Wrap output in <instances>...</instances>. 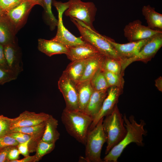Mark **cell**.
I'll list each match as a JSON object with an SVG mask.
<instances>
[{"label": "cell", "instance_id": "obj_26", "mask_svg": "<svg viewBox=\"0 0 162 162\" xmlns=\"http://www.w3.org/2000/svg\"><path fill=\"white\" fill-rule=\"evenodd\" d=\"M121 61L105 56L100 68L103 71H107L112 73L123 76Z\"/></svg>", "mask_w": 162, "mask_h": 162}, {"label": "cell", "instance_id": "obj_29", "mask_svg": "<svg viewBox=\"0 0 162 162\" xmlns=\"http://www.w3.org/2000/svg\"><path fill=\"white\" fill-rule=\"evenodd\" d=\"M107 83L109 87L115 86L123 88L124 80L123 76L107 71H103Z\"/></svg>", "mask_w": 162, "mask_h": 162}, {"label": "cell", "instance_id": "obj_16", "mask_svg": "<svg viewBox=\"0 0 162 162\" xmlns=\"http://www.w3.org/2000/svg\"><path fill=\"white\" fill-rule=\"evenodd\" d=\"M100 54L96 48L87 43L69 48L66 55L68 59L73 61L88 58Z\"/></svg>", "mask_w": 162, "mask_h": 162}, {"label": "cell", "instance_id": "obj_1", "mask_svg": "<svg viewBox=\"0 0 162 162\" xmlns=\"http://www.w3.org/2000/svg\"><path fill=\"white\" fill-rule=\"evenodd\" d=\"M123 117L126 134L123 138L106 154L103 162H117L124 149L131 143H135L139 146H142L144 145L143 137L147 133L144 128L146 124L144 121L141 120L138 123L133 116L128 118L124 114Z\"/></svg>", "mask_w": 162, "mask_h": 162}, {"label": "cell", "instance_id": "obj_25", "mask_svg": "<svg viewBox=\"0 0 162 162\" xmlns=\"http://www.w3.org/2000/svg\"><path fill=\"white\" fill-rule=\"evenodd\" d=\"M104 56V55L100 54L89 58L86 64L83 75L79 82L90 81L100 68Z\"/></svg>", "mask_w": 162, "mask_h": 162}, {"label": "cell", "instance_id": "obj_39", "mask_svg": "<svg viewBox=\"0 0 162 162\" xmlns=\"http://www.w3.org/2000/svg\"><path fill=\"white\" fill-rule=\"evenodd\" d=\"M36 162V158L35 155L28 156L21 159H17L11 161V162Z\"/></svg>", "mask_w": 162, "mask_h": 162}, {"label": "cell", "instance_id": "obj_15", "mask_svg": "<svg viewBox=\"0 0 162 162\" xmlns=\"http://www.w3.org/2000/svg\"><path fill=\"white\" fill-rule=\"evenodd\" d=\"M151 37L124 44L117 43L110 38L109 40L119 54L125 58L132 57L137 54Z\"/></svg>", "mask_w": 162, "mask_h": 162}, {"label": "cell", "instance_id": "obj_41", "mask_svg": "<svg viewBox=\"0 0 162 162\" xmlns=\"http://www.w3.org/2000/svg\"><path fill=\"white\" fill-rule=\"evenodd\" d=\"M33 2L35 5L38 4L40 5L43 8V0H29Z\"/></svg>", "mask_w": 162, "mask_h": 162}, {"label": "cell", "instance_id": "obj_13", "mask_svg": "<svg viewBox=\"0 0 162 162\" xmlns=\"http://www.w3.org/2000/svg\"><path fill=\"white\" fill-rule=\"evenodd\" d=\"M50 115L44 112L36 113L25 111L17 117L11 118V130L14 128L34 126L47 120Z\"/></svg>", "mask_w": 162, "mask_h": 162}, {"label": "cell", "instance_id": "obj_14", "mask_svg": "<svg viewBox=\"0 0 162 162\" xmlns=\"http://www.w3.org/2000/svg\"><path fill=\"white\" fill-rule=\"evenodd\" d=\"M4 52L7 65L10 69L19 74L22 70L20 52L16 43L5 45Z\"/></svg>", "mask_w": 162, "mask_h": 162}, {"label": "cell", "instance_id": "obj_22", "mask_svg": "<svg viewBox=\"0 0 162 162\" xmlns=\"http://www.w3.org/2000/svg\"><path fill=\"white\" fill-rule=\"evenodd\" d=\"M148 24L147 26L153 30L162 29V14L155 10L150 5L144 6L142 10Z\"/></svg>", "mask_w": 162, "mask_h": 162}, {"label": "cell", "instance_id": "obj_35", "mask_svg": "<svg viewBox=\"0 0 162 162\" xmlns=\"http://www.w3.org/2000/svg\"><path fill=\"white\" fill-rule=\"evenodd\" d=\"M31 141L29 140L23 143H19L17 146L20 154L25 157L29 155V145Z\"/></svg>", "mask_w": 162, "mask_h": 162}, {"label": "cell", "instance_id": "obj_31", "mask_svg": "<svg viewBox=\"0 0 162 162\" xmlns=\"http://www.w3.org/2000/svg\"><path fill=\"white\" fill-rule=\"evenodd\" d=\"M44 7L45 12L52 28L57 25V20L54 16L52 10V0H43Z\"/></svg>", "mask_w": 162, "mask_h": 162}, {"label": "cell", "instance_id": "obj_12", "mask_svg": "<svg viewBox=\"0 0 162 162\" xmlns=\"http://www.w3.org/2000/svg\"><path fill=\"white\" fill-rule=\"evenodd\" d=\"M35 4L25 0L5 13L16 32L25 23L28 16Z\"/></svg>", "mask_w": 162, "mask_h": 162}, {"label": "cell", "instance_id": "obj_30", "mask_svg": "<svg viewBox=\"0 0 162 162\" xmlns=\"http://www.w3.org/2000/svg\"><path fill=\"white\" fill-rule=\"evenodd\" d=\"M18 75L9 68L0 67V85L16 79Z\"/></svg>", "mask_w": 162, "mask_h": 162}, {"label": "cell", "instance_id": "obj_23", "mask_svg": "<svg viewBox=\"0 0 162 162\" xmlns=\"http://www.w3.org/2000/svg\"><path fill=\"white\" fill-rule=\"evenodd\" d=\"M58 121L50 115L46 122L44 132L41 140L47 142L55 143L59 139L60 134L57 130Z\"/></svg>", "mask_w": 162, "mask_h": 162}, {"label": "cell", "instance_id": "obj_18", "mask_svg": "<svg viewBox=\"0 0 162 162\" xmlns=\"http://www.w3.org/2000/svg\"><path fill=\"white\" fill-rule=\"evenodd\" d=\"M38 48L41 52L49 56L67 53L68 48L63 44L52 39L46 40L40 38L38 40Z\"/></svg>", "mask_w": 162, "mask_h": 162}, {"label": "cell", "instance_id": "obj_7", "mask_svg": "<svg viewBox=\"0 0 162 162\" xmlns=\"http://www.w3.org/2000/svg\"><path fill=\"white\" fill-rule=\"evenodd\" d=\"M52 3L57 10L58 18L57 33L52 39L63 44L68 48L87 44V42L84 40L81 36L77 37L71 34L63 24L62 14L68 8V2L62 3L53 0Z\"/></svg>", "mask_w": 162, "mask_h": 162}, {"label": "cell", "instance_id": "obj_42", "mask_svg": "<svg viewBox=\"0 0 162 162\" xmlns=\"http://www.w3.org/2000/svg\"><path fill=\"white\" fill-rule=\"evenodd\" d=\"M5 12H4L2 9L0 8V16L3 14Z\"/></svg>", "mask_w": 162, "mask_h": 162}, {"label": "cell", "instance_id": "obj_24", "mask_svg": "<svg viewBox=\"0 0 162 162\" xmlns=\"http://www.w3.org/2000/svg\"><path fill=\"white\" fill-rule=\"evenodd\" d=\"M46 122L34 126L14 128L11 130V133L18 132L28 134L32 138V140L29 144L32 142H36L38 144L42 137L45 129Z\"/></svg>", "mask_w": 162, "mask_h": 162}, {"label": "cell", "instance_id": "obj_9", "mask_svg": "<svg viewBox=\"0 0 162 162\" xmlns=\"http://www.w3.org/2000/svg\"><path fill=\"white\" fill-rule=\"evenodd\" d=\"M123 31L124 36L129 42L148 38L162 32L161 30H153L142 25L139 20L129 23L125 26Z\"/></svg>", "mask_w": 162, "mask_h": 162}, {"label": "cell", "instance_id": "obj_19", "mask_svg": "<svg viewBox=\"0 0 162 162\" xmlns=\"http://www.w3.org/2000/svg\"><path fill=\"white\" fill-rule=\"evenodd\" d=\"M107 90H94L84 112L93 120L100 111L103 102L107 94Z\"/></svg>", "mask_w": 162, "mask_h": 162}, {"label": "cell", "instance_id": "obj_32", "mask_svg": "<svg viewBox=\"0 0 162 162\" xmlns=\"http://www.w3.org/2000/svg\"><path fill=\"white\" fill-rule=\"evenodd\" d=\"M11 118L0 115V136L11 133Z\"/></svg>", "mask_w": 162, "mask_h": 162}, {"label": "cell", "instance_id": "obj_2", "mask_svg": "<svg viewBox=\"0 0 162 162\" xmlns=\"http://www.w3.org/2000/svg\"><path fill=\"white\" fill-rule=\"evenodd\" d=\"M61 118L67 132L79 142L85 145L93 121L92 118L83 112L65 107L62 113Z\"/></svg>", "mask_w": 162, "mask_h": 162}, {"label": "cell", "instance_id": "obj_10", "mask_svg": "<svg viewBox=\"0 0 162 162\" xmlns=\"http://www.w3.org/2000/svg\"><path fill=\"white\" fill-rule=\"evenodd\" d=\"M58 86L64 99L66 108L70 110H78L76 83L63 73L58 81Z\"/></svg>", "mask_w": 162, "mask_h": 162}, {"label": "cell", "instance_id": "obj_6", "mask_svg": "<svg viewBox=\"0 0 162 162\" xmlns=\"http://www.w3.org/2000/svg\"><path fill=\"white\" fill-rule=\"evenodd\" d=\"M68 8L65 11L66 16L82 22L86 26L95 31L93 22L97 8L92 2H84L81 0H70Z\"/></svg>", "mask_w": 162, "mask_h": 162}, {"label": "cell", "instance_id": "obj_8", "mask_svg": "<svg viewBox=\"0 0 162 162\" xmlns=\"http://www.w3.org/2000/svg\"><path fill=\"white\" fill-rule=\"evenodd\" d=\"M162 46V32L151 37L135 56L125 58L121 61L123 72L128 66L136 61L146 62L155 56Z\"/></svg>", "mask_w": 162, "mask_h": 162}, {"label": "cell", "instance_id": "obj_17", "mask_svg": "<svg viewBox=\"0 0 162 162\" xmlns=\"http://www.w3.org/2000/svg\"><path fill=\"white\" fill-rule=\"evenodd\" d=\"M16 32L5 13L0 16V44L3 46L16 43Z\"/></svg>", "mask_w": 162, "mask_h": 162}, {"label": "cell", "instance_id": "obj_5", "mask_svg": "<svg viewBox=\"0 0 162 162\" xmlns=\"http://www.w3.org/2000/svg\"><path fill=\"white\" fill-rule=\"evenodd\" d=\"M103 119L104 118L100 119L96 125L88 132L85 145V159L87 162H103L101 158V150L107 140L103 126Z\"/></svg>", "mask_w": 162, "mask_h": 162}, {"label": "cell", "instance_id": "obj_4", "mask_svg": "<svg viewBox=\"0 0 162 162\" xmlns=\"http://www.w3.org/2000/svg\"><path fill=\"white\" fill-rule=\"evenodd\" d=\"M102 124L107 137L106 154L123 138L127 133L123 117L117 104L111 112L106 116Z\"/></svg>", "mask_w": 162, "mask_h": 162}, {"label": "cell", "instance_id": "obj_33", "mask_svg": "<svg viewBox=\"0 0 162 162\" xmlns=\"http://www.w3.org/2000/svg\"><path fill=\"white\" fill-rule=\"evenodd\" d=\"M25 0H0V8L5 13Z\"/></svg>", "mask_w": 162, "mask_h": 162}, {"label": "cell", "instance_id": "obj_28", "mask_svg": "<svg viewBox=\"0 0 162 162\" xmlns=\"http://www.w3.org/2000/svg\"><path fill=\"white\" fill-rule=\"evenodd\" d=\"M55 143L49 142L41 140L36 148V153L34 155L36 162L40 160L45 155L50 153L55 148Z\"/></svg>", "mask_w": 162, "mask_h": 162}, {"label": "cell", "instance_id": "obj_3", "mask_svg": "<svg viewBox=\"0 0 162 162\" xmlns=\"http://www.w3.org/2000/svg\"><path fill=\"white\" fill-rule=\"evenodd\" d=\"M70 19L83 40L92 45L101 54L121 61L124 59L111 44L108 38L99 34L81 21L74 18L71 17Z\"/></svg>", "mask_w": 162, "mask_h": 162}, {"label": "cell", "instance_id": "obj_37", "mask_svg": "<svg viewBox=\"0 0 162 162\" xmlns=\"http://www.w3.org/2000/svg\"><path fill=\"white\" fill-rule=\"evenodd\" d=\"M13 146H7L0 149V162H7L8 154Z\"/></svg>", "mask_w": 162, "mask_h": 162}, {"label": "cell", "instance_id": "obj_21", "mask_svg": "<svg viewBox=\"0 0 162 162\" xmlns=\"http://www.w3.org/2000/svg\"><path fill=\"white\" fill-rule=\"evenodd\" d=\"M89 58L71 61L63 73L75 83H77L83 75Z\"/></svg>", "mask_w": 162, "mask_h": 162}, {"label": "cell", "instance_id": "obj_34", "mask_svg": "<svg viewBox=\"0 0 162 162\" xmlns=\"http://www.w3.org/2000/svg\"><path fill=\"white\" fill-rule=\"evenodd\" d=\"M19 143L9 135L0 136V149L9 146H17Z\"/></svg>", "mask_w": 162, "mask_h": 162}, {"label": "cell", "instance_id": "obj_11", "mask_svg": "<svg viewBox=\"0 0 162 162\" xmlns=\"http://www.w3.org/2000/svg\"><path fill=\"white\" fill-rule=\"evenodd\" d=\"M122 89L123 88L115 86L108 88L107 95L104 100L100 110L93 119L89 130L93 129L100 119L111 112L117 104L119 97L122 93Z\"/></svg>", "mask_w": 162, "mask_h": 162}, {"label": "cell", "instance_id": "obj_40", "mask_svg": "<svg viewBox=\"0 0 162 162\" xmlns=\"http://www.w3.org/2000/svg\"><path fill=\"white\" fill-rule=\"evenodd\" d=\"M155 85L158 89L160 91L162 90V78L160 76L155 81Z\"/></svg>", "mask_w": 162, "mask_h": 162}, {"label": "cell", "instance_id": "obj_27", "mask_svg": "<svg viewBox=\"0 0 162 162\" xmlns=\"http://www.w3.org/2000/svg\"><path fill=\"white\" fill-rule=\"evenodd\" d=\"M91 85L94 90H107L109 88L103 71L100 68L90 80Z\"/></svg>", "mask_w": 162, "mask_h": 162}, {"label": "cell", "instance_id": "obj_36", "mask_svg": "<svg viewBox=\"0 0 162 162\" xmlns=\"http://www.w3.org/2000/svg\"><path fill=\"white\" fill-rule=\"evenodd\" d=\"M17 146H13L10 150L7 157V162H11L19 159L20 154Z\"/></svg>", "mask_w": 162, "mask_h": 162}, {"label": "cell", "instance_id": "obj_38", "mask_svg": "<svg viewBox=\"0 0 162 162\" xmlns=\"http://www.w3.org/2000/svg\"><path fill=\"white\" fill-rule=\"evenodd\" d=\"M0 67L9 68L7 63L4 52L3 46L0 44Z\"/></svg>", "mask_w": 162, "mask_h": 162}, {"label": "cell", "instance_id": "obj_20", "mask_svg": "<svg viewBox=\"0 0 162 162\" xmlns=\"http://www.w3.org/2000/svg\"><path fill=\"white\" fill-rule=\"evenodd\" d=\"M77 92L78 110L84 112L94 91L90 81L79 82L76 83Z\"/></svg>", "mask_w": 162, "mask_h": 162}]
</instances>
